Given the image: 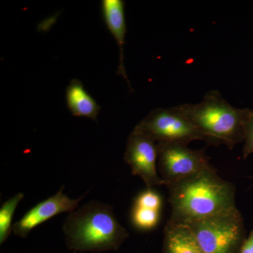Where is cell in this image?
Returning a JSON list of instances; mask_svg holds the SVG:
<instances>
[{
	"label": "cell",
	"mask_w": 253,
	"mask_h": 253,
	"mask_svg": "<svg viewBox=\"0 0 253 253\" xmlns=\"http://www.w3.org/2000/svg\"><path fill=\"white\" fill-rule=\"evenodd\" d=\"M211 144H225L232 149L244 141L246 124L253 111L234 107L218 91H208L197 104L174 106Z\"/></svg>",
	"instance_id": "3957f363"
},
{
	"label": "cell",
	"mask_w": 253,
	"mask_h": 253,
	"mask_svg": "<svg viewBox=\"0 0 253 253\" xmlns=\"http://www.w3.org/2000/svg\"><path fill=\"white\" fill-rule=\"evenodd\" d=\"M66 99L68 109L73 116L97 121L101 106L86 90L81 81L73 79L70 82L66 89Z\"/></svg>",
	"instance_id": "30bf717a"
},
{
	"label": "cell",
	"mask_w": 253,
	"mask_h": 253,
	"mask_svg": "<svg viewBox=\"0 0 253 253\" xmlns=\"http://www.w3.org/2000/svg\"><path fill=\"white\" fill-rule=\"evenodd\" d=\"M101 14L106 27L116 40L119 47L120 63L117 73L126 80L129 89L132 91L124 66V45L126 33L125 1L123 0H103L101 1Z\"/></svg>",
	"instance_id": "9c48e42d"
},
{
	"label": "cell",
	"mask_w": 253,
	"mask_h": 253,
	"mask_svg": "<svg viewBox=\"0 0 253 253\" xmlns=\"http://www.w3.org/2000/svg\"><path fill=\"white\" fill-rule=\"evenodd\" d=\"M163 253H204L189 226L168 221L164 229Z\"/></svg>",
	"instance_id": "8fae6325"
},
{
	"label": "cell",
	"mask_w": 253,
	"mask_h": 253,
	"mask_svg": "<svg viewBox=\"0 0 253 253\" xmlns=\"http://www.w3.org/2000/svg\"><path fill=\"white\" fill-rule=\"evenodd\" d=\"M124 160L131 173L141 178L147 188L165 185L157 171L158 145L140 131H132L127 139Z\"/></svg>",
	"instance_id": "52a82bcc"
},
{
	"label": "cell",
	"mask_w": 253,
	"mask_h": 253,
	"mask_svg": "<svg viewBox=\"0 0 253 253\" xmlns=\"http://www.w3.org/2000/svg\"><path fill=\"white\" fill-rule=\"evenodd\" d=\"M161 211L133 205L131 211V224L139 230H152L159 223Z\"/></svg>",
	"instance_id": "4fadbf2b"
},
{
	"label": "cell",
	"mask_w": 253,
	"mask_h": 253,
	"mask_svg": "<svg viewBox=\"0 0 253 253\" xmlns=\"http://www.w3.org/2000/svg\"><path fill=\"white\" fill-rule=\"evenodd\" d=\"M62 229L66 246L74 253L118 251L129 236L112 206L99 201H89L70 212Z\"/></svg>",
	"instance_id": "7a4b0ae2"
},
{
	"label": "cell",
	"mask_w": 253,
	"mask_h": 253,
	"mask_svg": "<svg viewBox=\"0 0 253 253\" xmlns=\"http://www.w3.org/2000/svg\"><path fill=\"white\" fill-rule=\"evenodd\" d=\"M167 187L172 222L187 224L236 208L235 187L214 168Z\"/></svg>",
	"instance_id": "6da1fadb"
},
{
	"label": "cell",
	"mask_w": 253,
	"mask_h": 253,
	"mask_svg": "<svg viewBox=\"0 0 253 253\" xmlns=\"http://www.w3.org/2000/svg\"><path fill=\"white\" fill-rule=\"evenodd\" d=\"M134 129L149 136L156 143L188 145L194 140L206 141L204 134L174 107L153 110Z\"/></svg>",
	"instance_id": "8992f818"
},
{
	"label": "cell",
	"mask_w": 253,
	"mask_h": 253,
	"mask_svg": "<svg viewBox=\"0 0 253 253\" xmlns=\"http://www.w3.org/2000/svg\"><path fill=\"white\" fill-rule=\"evenodd\" d=\"M157 145L159 175L166 186L214 168L204 149H189L187 144L182 143Z\"/></svg>",
	"instance_id": "5b68a950"
},
{
	"label": "cell",
	"mask_w": 253,
	"mask_h": 253,
	"mask_svg": "<svg viewBox=\"0 0 253 253\" xmlns=\"http://www.w3.org/2000/svg\"><path fill=\"white\" fill-rule=\"evenodd\" d=\"M184 224L204 253H239L246 239L244 219L237 208Z\"/></svg>",
	"instance_id": "277c9868"
},
{
	"label": "cell",
	"mask_w": 253,
	"mask_h": 253,
	"mask_svg": "<svg viewBox=\"0 0 253 253\" xmlns=\"http://www.w3.org/2000/svg\"><path fill=\"white\" fill-rule=\"evenodd\" d=\"M24 194L18 193L1 205L0 208V245L4 244L12 232V221L16 208L24 199Z\"/></svg>",
	"instance_id": "7c38bea8"
},
{
	"label": "cell",
	"mask_w": 253,
	"mask_h": 253,
	"mask_svg": "<svg viewBox=\"0 0 253 253\" xmlns=\"http://www.w3.org/2000/svg\"><path fill=\"white\" fill-rule=\"evenodd\" d=\"M244 141L243 156L244 158H246L249 155L253 154V113L246 124Z\"/></svg>",
	"instance_id": "9a60e30c"
},
{
	"label": "cell",
	"mask_w": 253,
	"mask_h": 253,
	"mask_svg": "<svg viewBox=\"0 0 253 253\" xmlns=\"http://www.w3.org/2000/svg\"><path fill=\"white\" fill-rule=\"evenodd\" d=\"M239 253H253V230L249 237L244 240Z\"/></svg>",
	"instance_id": "2e32d148"
},
{
	"label": "cell",
	"mask_w": 253,
	"mask_h": 253,
	"mask_svg": "<svg viewBox=\"0 0 253 253\" xmlns=\"http://www.w3.org/2000/svg\"><path fill=\"white\" fill-rule=\"evenodd\" d=\"M133 205L161 211L163 206L162 196L154 188H147L136 196Z\"/></svg>",
	"instance_id": "5bb4252c"
},
{
	"label": "cell",
	"mask_w": 253,
	"mask_h": 253,
	"mask_svg": "<svg viewBox=\"0 0 253 253\" xmlns=\"http://www.w3.org/2000/svg\"><path fill=\"white\" fill-rule=\"evenodd\" d=\"M86 194L77 199H72L63 193V186H61L56 194L41 201L25 213L19 220L14 223L12 232L14 235L26 239L37 226L61 213H70L78 209Z\"/></svg>",
	"instance_id": "ba28073f"
}]
</instances>
